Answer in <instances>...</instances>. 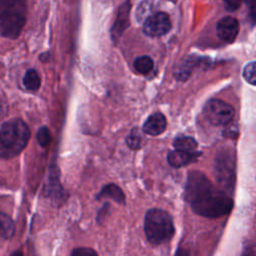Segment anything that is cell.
Listing matches in <instances>:
<instances>
[{
	"mask_svg": "<svg viewBox=\"0 0 256 256\" xmlns=\"http://www.w3.org/2000/svg\"><path fill=\"white\" fill-rule=\"evenodd\" d=\"M184 198L196 214L206 218H219L233 208L232 198L225 191L214 187L200 171L188 174Z\"/></svg>",
	"mask_w": 256,
	"mask_h": 256,
	"instance_id": "cell-1",
	"label": "cell"
},
{
	"mask_svg": "<svg viewBox=\"0 0 256 256\" xmlns=\"http://www.w3.org/2000/svg\"><path fill=\"white\" fill-rule=\"evenodd\" d=\"M30 136V129L23 120L13 118L6 121L0 128V158L10 159L20 154Z\"/></svg>",
	"mask_w": 256,
	"mask_h": 256,
	"instance_id": "cell-2",
	"label": "cell"
},
{
	"mask_svg": "<svg viewBox=\"0 0 256 256\" xmlns=\"http://www.w3.org/2000/svg\"><path fill=\"white\" fill-rule=\"evenodd\" d=\"M25 0H0V34L9 39L17 38L25 23Z\"/></svg>",
	"mask_w": 256,
	"mask_h": 256,
	"instance_id": "cell-3",
	"label": "cell"
},
{
	"mask_svg": "<svg viewBox=\"0 0 256 256\" xmlns=\"http://www.w3.org/2000/svg\"><path fill=\"white\" fill-rule=\"evenodd\" d=\"M144 231L147 240L153 245L167 242L175 233L173 219L165 210L150 209L145 215Z\"/></svg>",
	"mask_w": 256,
	"mask_h": 256,
	"instance_id": "cell-4",
	"label": "cell"
},
{
	"mask_svg": "<svg viewBox=\"0 0 256 256\" xmlns=\"http://www.w3.org/2000/svg\"><path fill=\"white\" fill-rule=\"evenodd\" d=\"M214 172L218 182L225 190L231 192L235 183V165L230 152L222 151L215 157Z\"/></svg>",
	"mask_w": 256,
	"mask_h": 256,
	"instance_id": "cell-5",
	"label": "cell"
},
{
	"mask_svg": "<svg viewBox=\"0 0 256 256\" xmlns=\"http://www.w3.org/2000/svg\"><path fill=\"white\" fill-rule=\"evenodd\" d=\"M204 115L213 125H227L234 117V108L220 99H211L204 106Z\"/></svg>",
	"mask_w": 256,
	"mask_h": 256,
	"instance_id": "cell-6",
	"label": "cell"
},
{
	"mask_svg": "<svg viewBox=\"0 0 256 256\" xmlns=\"http://www.w3.org/2000/svg\"><path fill=\"white\" fill-rule=\"evenodd\" d=\"M143 23V31L149 37H160L171 29L170 18L164 12L152 14Z\"/></svg>",
	"mask_w": 256,
	"mask_h": 256,
	"instance_id": "cell-7",
	"label": "cell"
},
{
	"mask_svg": "<svg viewBox=\"0 0 256 256\" xmlns=\"http://www.w3.org/2000/svg\"><path fill=\"white\" fill-rule=\"evenodd\" d=\"M239 32V24L238 21L231 17L227 16L222 18L217 24V34L218 37L228 43L233 42Z\"/></svg>",
	"mask_w": 256,
	"mask_h": 256,
	"instance_id": "cell-8",
	"label": "cell"
},
{
	"mask_svg": "<svg viewBox=\"0 0 256 256\" xmlns=\"http://www.w3.org/2000/svg\"><path fill=\"white\" fill-rule=\"evenodd\" d=\"M201 154L200 151H183L175 149L168 152L167 161L172 167L179 168L196 161Z\"/></svg>",
	"mask_w": 256,
	"mask_h": 256,
	"instance_id": "cell-9",
	"label": "cell"
},
{
	"mask_svg": "<svg viewBox=\"0 0 256 256\" xmlns=\"http://www.w3.org/2000/svg\"><path fill=\"white\" fill-rule=\"evenodd\" d=\"M130 2L127 0L124 2L118 10L117 18L114 22V25L111 29V36L113 40H117L121 34L124 32V30L128 27L129 25V12H130Z\"/></svg>",
	"mask_w": 256,
	"mask_h": 256,
	"instance_id": "cell-10",
	"label": "cell"
},
{
	"mask_svg": "<svg viewBox=\"0 0 256 256\" xmlns=\"http://www.w3.org/2000/svg\"><path fill=\"white\" fill-rule=\"evenodd\" d=\"M166 126H167V122H166L165 116L160 112H156L151 114L147 118V120L144 122L142 131L148 135L157 136L164 132V130L166 129Z\"/></svg>",
	"mask_w": 256,
	"mask_h": 256,
	"instance_id": "cell-11",
	"label": "cell"
},
{
	"mask_svg": "<svg viewBox=\"0 0 256 256\" xmlns=\"http://www.w3.org/2000/svg\"><path fill=\"white\" fill-rule=\"evenodd\" d=\"M105 198H110L113 201L117 202L118 204H125V195L122 189L113 183H110L104 186L96 197V199L98 200L105 199Z\"/></svg>",
	"mask_w": 256,
	"mask_h": 256,
	"instance_id": "cell-12",
	"label": "cell"
},
{
	"mask_svg": "<svg viewBox=\"0 0 256 256\" xmlns=\"http://www.w3.org/2000/svg\"><path fill=\"white\" fill-rule=\"evenodd\" d=\"M15 225L13 220L5 213L0 212V238L7 240L14 235Z\"/></svg>",
	"mask_w": 256,
	"mask_h": 256,
	"instance_id": "cell-13",
	"label": "cell"
},
{
	"mask_svg": "<svg viewBox=\"0 0 256 256\" xmlns=\"http://www.w3.org/2000/svg\"><path fill=\"white\" fill-rule=\"evenodd\" d=\"M197 146H198L197 141L191 136L179 135L173 141V147L177 150L195 151Z\"/></svg>",
	"mask_w": 256,
	"mask_h": 256,
	"instance_id": "cell-14",
	"label": "cell"
},
{
	"mask_svg": "<svg viewBox=\"0 0 256 256\" xmlns=\"http://www.w3.org/2000/svg\"><path fill=\"white\" fill-rule=\"evenodd\" d=\"M40 77L35 69H29L23 78V85L29 91H37L40 87Z\"/></svg>",
	"mask_w": 256,
	"mask_h": 256,
	"instance_id": "cell-15",
	"label": "cell"
},
{
	"mask_svg": "<svg viewBox=\"0 0 256 256\" xmlns=\"http://www.w3.org/2000/svg\"><path fill=\"white\" fill-rule=\"evenodd\" d=\"M144 136L138 128H133L126 137V143L132 150H138L144 143Z\"/></svg>",
	"mask_w": 256,
	"mask_h": 256,
	"instance_id": "cell-16",
	"label": "cell"
},
{
	"mask_svg": "<svg viewBox=\"0 0 256 256\" xmlns=\"http://www.w3.org/2000/svg\"><path fill=\"white\" fill-rule=\"evenodd\" d=\"M152 14H154V2L152 0H145L141 2L136 11L138 21L144 22Z\"/></svg>",
	"mask_w": 256,
	"mask_h": 256,
	"instance_id": "cell-17",
	"label": "cell"
},
{
	"mask_svg": "<svg viewBox=\"0 0 256 256\" xmlns=\"http://www.w3.org/2000/svg\"><path fill=\"white\" fill-rule=\"evenodd\" d=\"M134 68L141 74H148L153 69V60L148 56H140L135 59Z\"/></svg>",
	"mask_w": 256,
	"mask_h": 256,
	"instance_id": "cell-18",
	"label": "cell"
},
{
	"mask_svg": "<svg viewBox=\"0 0 256 256\" xmlns=\"http://www.w3.org/2000/svg\"><path fill=\"white\" fill-rule=\"evenodd\" d=\"M195 63L196 62H195V60L193 58L186 60L183 63V65L181 66V68L178 70V72L176 73L177 79H179L181 81H185L189 77V75L191 73V70H192V68H193Z\"/></svg>",
	"mask_w": 256,
	"mask_h": 256,
	"instance_id": "cell-19",
	"label": "cell"
},
{
	"mask_svg": "<svg viewBox=\"0 0 256 256\" xmlns=\"http://www.w3.org/2000/svg\"><path fill=\"white\" fill-rule=\"evenodd\" d=\"M37 141L42 147H46L50 143L51 135L49 129L46 126H42L39 128L37 132Z\"/></svg>",
	"mask_w": 256,
	"mask_h": 256,
	"instance_id": "cell-20",
	"label": "cell"
},
{
	"mask_svg": "<svg viewBox=\"0 0 256 256\" xmlns=\"http://www.w3.org/2000/svg\"><path fill=\"white\" fill-rule=\"evenodd\" d=\"M244 79L251 85H255L256 76H255V62L248 63L243 70Z\"/></svg>",
	"mask_w": 256,
	"mask_h": 256,
	"instance_id": "cell-21",
	"label": "cell"
},
{
	"mask_svg": "<svg viewBox=\"0 0 256 256\" xmlns=\"http://www.w3.org/2000/svg\"><path fill=\"white\" fill-rule=\"evenodd\" d=\"M70 256H98V254L92 248L79 247V248L74 249Z\"/></svg>",
	"mask_w": 256,
	"mask_h": 256,
	"instance_id": "cell-22",
	"label": "cell"
},
{
	"mask_svg": "<svg viewBox=\"0 0 256 256\" xmlns=\"http://www.w3.org/2000/svg\"><path fill=\"white\" fill-rule=\"evenodd\" d=\"M243 0H223L225 8L228 11H236L240 8Z\"/></svg>",
	"mask_w": 256,
	"mask_h": 256,
	"instance_id": "cell-23",
	"label": "cell"
},
{
	"mask_svg": "<svg viewBox=\"0 0 256 256\" xmlns=\"http://www.w3.org/2000/svg\"><path fill=\"white\" fill-rule=\"evenodd\" d=\"M241 256H255V250H254V245L251 244H245Z\"/></svg>",
	"mask_w": 256,
	"mask_h": 256,
	"instance_id": "cell-24",
	"label": "cell"
},
{
	"mask_svg": "<svg viewBox=\"0 0 256 256\" xmlns=\"http://www.w3.org/2000/svg\"><path fill=\"white\" fill-rule=\"evenodd\" d=\"M175 256H189V253L185 250V249H182V248H179L175 254Z\"/></svg>",
	"mask_w": 256,
	"mask_h": 256,
	"instance_id": "cell-25",
	"label": "cell"
},
{
	"mask_svg": "<svg viewBox=\"0 0 256 256\" xmlns=\"http://www.w3.org/2000/svg\"><path fill=\"white\" fill-rule=\"evenodd\" d=\"M230 131H233V129H232V128H230ZM234 133H235V134H238V129H237V128H236V129H235V131H234ZM228 137H234V135H233V133H232V132H230V134H229V135H228Z\"/></svg>",
	"mask_w": 256,
	"mask_h": 256,
	"instance_id": "cell-26",
	"label": "cell"
},
{
	"mask_svg": "<svg viewBox=\"0 0 256 256\" xmlns=\"http://www.w3.org/2000/svg\"><path fill=\"white\" fill-rule=\"evenodd\" d=\"M11 256H23V254H22L20 251H16V252H14Z\"/></svg>",
	"mask_w": 256,
	"mask_h": 256,
	"instance_id": "cell-27",
	"label": "cell"
},
{
	"mask_svg": "<svg viewBox=\"0 0 256 256\" xmlns=\"http://www.w3.org/2000/svg\"><path fill=\"white\" fill-rule=\"evenodd\" d=\"M3 113H4V109H3L2 104H0V117L3 115Z\"/></svg>",
	"mask_w": 256,
	"mask_h": 256,
	"instance_id": "cell-28",
	"label": "cell"
},
{
	"mask_svg": "<svg viewBox=\"0 0 256 256\" xmlns=\"http://www.w3.org/2000/svg\"><path fill=\"white\" fill-rule=\"evenodd\" d=\"M247 2H249V3H251L252 4V6H253V2H254V0H246Z\"/></svg>",
	"mask_w": 256,
	"mask_h": 256,
	"instance_id": "cell-29",
	"label": "cell"
}]
</instances>
